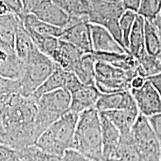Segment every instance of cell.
Listing matches in <instances>:
<instances>
[{
	"instance_id": "f546056e",
	"label": "cell",
	"mask_w": 161,
	"mask_h": 161,
	"mask_svg": "<svg viewBox=\"0 0 161 161\" xmlns=\"http://www.w3.org/2000/svg\"><path fill=\"white\" fill-rule=\"evenodd\" d=\"M19 161H49V154L42 151L36 145L18 150Z\"/></svg>"
},
{
	"instance_id": "d590c367",
	"label": "cell",
	"mask_w": 161,
	"mask_h": 161,
	"mask_svg": "<svg viewBox=\"0 0 161 161\" xmlns=\"http://www.w3.org/2000/svg\"><path fill=\"white\" fill-rule=\"evenodd\" d=\"M122 2L126 10H131L137 13L142 0H123Z\"/></svg>"
},
{
	"instance_id": "5bb4252c",
	"label": "cell",
	"mask_w": 161,
	"mask_h": 161,
	"mask_svg": "<svg viewBox=\"0 0 161 161\" xmlns=\"http://www.w3.org/2000/svg\"><path fill=\"white\" fill-rule=\"evenodd\" d=\"M101 114L103 155L105 161L115 160L116 148L119 142L121 132L102 113Z\"/></svg>"
},
{
	"instance_id": "3957f363",
	"label": "cell",
	"mask_w": 161,
	"mask_h": 161,
	"mask_svg": "<svg viewBox=\"0 0 161 161\" xmlns=\"http://www.w3.org/2000/svg\"><path fill=\"white\" fill-rule=\"evenodd\" d=\"M79 114L69 111L40 134L35 145L49 155L63 157L72 148Z\"/></svg>"
},
{
	"instance_id": "30bf717a",
	"label": "cell",
	"mask_w": 161,
	"mask_h": 161,
	"mask_svg": "<svg viewBox=\"0 0 161 161\" xmlns=\"http://www.w3.org/2000/svg\"><path fill=\"white\" fill-rule=\"evenodd\" d=\"M31 14L46 23L64 29L70 21V17L52 0H40Z\"/></svg>"
},
{
	"instance_id": "9c48e42d",
	"label": "cell",
	"mask_w": 161,
	"mask_h": 161,
	"mask_svg": "<svg viewBox=\"0 0 161 161\" xmlns=\"http://www.w3.org/2000/svg\"><path fill=\"white\" fill-rule=\"evenodd\" d=\"M140 114L146 117L161 114V96L151 80L147 78L141 87L130 89Z\"/></svg>"
},
{
	"instance_id": "60d3db41",
	"label": "cell",
	"mask_w": 161,
	"mask_h": 161,
	"mask_svg": "<svg viewBox=\"0 0 161 161\" xmlns=\"http://www.w3.org/2000/svg\"><path fill=\"white\" fill-rule=\"evenodd\" d=\"M151 23L154 24V26H155L157 29H158L159 31H160L161 30V11H160V15H159V17L157 18L155 20H154L153 22H151Z\"/></svg>"
},
{
	"instance_id": "7c38bea8",
	"label": "cell",
	"mask_w": 161,
	"mask_h": 161,
	"mask_svg": "<svg viewBox=\"0 0 161 161\" xmlns=\"http://www.w3.org/2000/svg\"><path fill=\"white\" fill-rule=\"evenodd\" d=\"M92 52H129L116 40L114 35L103 26L90 23Z\"/></svg>"
},
{
	"instance_id": "f1b7e54d",
	"label": "cell",
	"mask_w": 161,
	"mask_h": 161,
	"mask_svg": "<svg viewBox=\"0 0 161 161\" xmlns=\"http://www.w3.org/2000/svg\"><path fill=\"white\" fill-rule=\"evenodd\" d=\"M161 11V0H142L137 11L145 19L153 22L159 17Z\"/></svg>"
},
{
	"instance_id": "f35d334b",
	"label": "cell",
	"mask_w": 161,
	"mask_h": 161,
	"mask_svg": "<svg viewBox=\"0 0 161 161\" xmlns=\"http://www.w3.org/2000/svg\"><path fill=\"white\" fill-rule=\"evenodd\" d=\"M26 13H31L32 9L39 3L40 0H22Z\"/></svg>"
},
{
	"instance_id": "277c9868",
	"label": "cell",
	"mask_w": 161,
	"mask_h": 161,
	"mask_svg": "<svg viewBox=\"0 0 161 161\" xmlns=\"http://www.w3.org/2000/svg\"><path fill=\"white\" fill-rule=\"evenodd\" d=\"M57 67L55 62L35 45L25 61L21 77L17 79L19 93L27 97L33 95Z\"/></svg>"
},
{
	"instance_id": "8d00e7d4",
	"label": "cell",
	"mask_w": 161,
	"mask_h": 161,
	"mask_svg": "<svg viewBox=\"0 0 161 161\" xmlns=\"http://www.w3.org/2000/svg\"><path fill=\"white\" fill-rule=\"evenodd\" d=\"M147 78L142 77L141 75H136L131 80L130 82V89L134 88V89H137L140 88L145 84Z\"/></svg>"
},
{
	"instance_id": "9a60e30c",
	"label": "cell",
	"mask_w": 161,
	"mask_h": 161,
	"mask_svg": "<svg viewBox=\"0 0 161 161\" xmlns=\"http://www.w3.org/2000/svg\"><path fill=\"white\" fill-rule=\"evenodd\" d=\"M84 54L85 53L75 46L60 39L59 46L52 60L64 69L73 72Z\"/></svg>"
},
{
	"instance_id": "484cf974",
	"label": "cell",
	"mask_w": 161,
	"mask_h": 161,
	"mask_svg": "<svg viewBox=\"0 0 161 161\" xmlns=\"http://www.w3.org/2000/svg\"><path fill=\"white\" fill-rule=\"evenodd\" d=\"M136 58L139 63L138 75L148 78L161 72V63L158 57L149 55L146 50H144Z\"/></svg>"
},
{
	"instance_id": "2e32d148",
	"label": "cell",
	"mask_w": 161,
	"mask_h": 161,
	"mask_svg": "<svg viewBox=\"0 0 161 161\" xmlns=\"http://www.w3.org/2000/svg\"><path fill=\"white\" fill-rule=\"evenodd\" d=\"M0 76L17 80L23 74L25 62L18 57L15 50L0 49Z\"/></svg>"
},
{
	"instance_id": "f6af8a7d",
	"label": "cell",
	"mask_w": 161,
	"mask_h": 161,
	"mask_svg": "<svg viewBox=\"0 0 161 161\" xmlns=\"http://www.w3.org/2000/svg\"><path fill=\"white\" fill-rule=\"evenodd\" d=\"M160 37H161V32H160Z\"/></svg>"
},
{
	"instance_id": "6da1fadb",
	"label": "cell",
	"mask_w": 161,
	"mask_h": 161,
	"mask_svg": "<svg viewBox=\"0 0 161 161\" xmlns=\"http://www.w3.org/2000/svg\"><path fill=\"white\" fill-rule=\"evenodd\" d=\"M0 108V143L16 150L35 145L40 136L36 126L35 98L16 93Z\"/></svg>"
},
{
	"instance_id": "4316f807",
	"label": "cell",
	"mask_w": 161,
	"mask_h": 161,
	"mask_svg": "<svg viewBox=\"0 0 161 161\" xmlns=\"http://www.w3.org/2000/svg\"><path fill=\"white\" fill-rule=\"evenodd\" d=\"M145 48L152 56H158L161 52V37L154 24L145 19Z\"/></svg>"
},
{
	"instance_id": "d4e9b609",
	"label": "cell",
	"mask_w": 161,
	"mask_h": 161,
	"mask_svg": "<svg viewBox=\"0 0 161 161\" xmlns=\"http://www.w3.org/2000/svg\"><path fill=\"white\" fill-rule=\"evenodd\" d=\"M35 43L23 25L22 20L18 25L15 40V51L18 57L25 63L33 49Z\"/></svg>"
},
{
	"instance_id": "44dd1931",
	"label": "cell",
	"mask_w": 161,
	"mask_h": 161,
	"mask_svg": "<svg viewBox=\"0 0 161 161\" xmlns=\"http://www.w3.org/2000/svg\"><path fill=\"white\" fill-rule=\"evenodd\" d=\"M96 61L92 52L85 53L74 69L73 72L84 84L95 85Z\"/></svg>"
},
{
	"instance_id": "b9f144b4",
	"label": "cell",
	"mask_w": 161,
	"mask_h": 161,
	"mask_svg": "<svg viewBox=\"0 0 161 161\" xmlns=\"http://www.w3.org/2000/svg\"><path fill=\"white\" fill-rule=\"evenodd\" d=\"M49 161H64V160H63V157L49 155Z\"/></svg>"
},
{
	"instance_id": "7402d4cb",
	"label": "cell",
	"mask_w": 161,
	"mask_h": 161,
	"mask_svg": "<svg viewBox=\"0 0 161 161\" xmlns=\"http://www.w3.org/2000/svg\"><path fill=\"white\" fill-rule=\"evenodd\" d=\"M69 75V71L64 69L63 68L58 66L55 71L52 72V75L36 90L33 96L35 97H39L46 92L59 89H66Z\"/></svg>"
},
{
	"instance_id": "ffe728a7",
	"label": "cell",
	"mask_w": 161,
	"mask_h": 161,
	"mask_svg": "<svg viewBox=\"0 0 161 161\" xmlns=\"http://www.w3.org/2000/svg\"><path fill=\"white\" fill-rule=\"evenodd\" d=\"M114 160L141 161L140 152L132 131L121 134Z\"/></svg>"
},
{
	"instance_id": "603a6c76",
	"label": "cell",
	"mask_w": 161,
	"mask_h": 161,
	"mask_svg": "<svg viewBox=\"0 0 161 161\" xmlns=\"http://www.w3.org/2000/svg\"><path fill=\"white\" fill-rule=\"evenodd\" d=\"M145 48V19L142 16L137 15L130 35L128 51L132 55L137 58Z\"/></svg>"
},
{
	"instance_id": "1f68e13d",
	"label": "cell",
	"mask_w": 161,
	"mask_h": 161,
	"mask_svg": "<svg viewBox=\"0 0 161 161\" xmlns=\"http://www.w3.org/2000/svg\"><path fill=\"white\" fill-rule=\"evenodd\" d=\"M8 8L11 13L17 16L20 19L24 17L26 14L22 0H0Z\"/></svg>"
},
{
	"instance_id": "d6a6232c",
	"label": "cell",
	"mask_w": 161,
	"mask_h": 161,
	"mask_svg": "<svg viewBox=\"0 0 161 161\" xmlns=\"http://www.w3.org/2000/svg\"><path fill=\"white\" fill-rule=\"evenodd\" d=\"M0 161H19L18 150L1 144L0 146Z\"/></svg>"
},
{
	"instance_id": "cb8c5ba5",
	"label": "cell",
	"mask_w": 161,
	"mask_h": 161,
	"mask_svg": "<svg viewBox=\"0 0 161 161\" xmlns=\"http://www.w3.org/2000/svg\"><path fill=\"white\" fill-rule=\"evenodd\" d=\"M70 17L87 18L91 6L90 0H52Z\"/></svg>"
},
{
	"instance_id": "7bdbcfd3",
	"label": "cell",
	"mask_w": 161,
	"mask_h": 161,
	"mask_svg": "<svg viewBox=\"0 0 161 161\" xmlns=\"http://www.w3.org/2000/svg\"><path fill=\"white\" fill-rule=\"evenodd\" d=\"M110 1H114V2H122L123 0H110ZM123 3V2H122Z\"/></svg>"
},
{
	"instance_id": "ac0fdd59",
	"label": "cell",
	"mask_w": 161,
	"mask_h": 161,
	"mask_svg": "<svg viewBox=\"0 0 161 161\" xmlns=\"http://www.w3.org/2000/svg\"><path fill=\"white\" fill-rule=\"evenodd\" d=\"M104 114L107 117L119 130L121 134H128L132 131L133 127L140 116L139 110H113L100 112Z\"/></svg>"
},
{
	"instance_id": "ab89813d",
	"label": "cell",
	"mask_w": 161,
	"mask_h": 161,
	"mask_svg": "<svg viewBox=\"0 0 161 161\" xmlns=\"http://www.w3.org/2000/svg\"><path fill=\"white\" fill-rule=\"evenodd\" d=\"M11 13L8 8L4 4L3 2H0V15L7 14Z\"/></svg>"
},
{
	"instance_id": "836d02e7",
	"label": "cell",
	"mask_w": 161,
	"mask_h": 161,
	"mask_svg": "<svg viewBox=\"0 0 161 161\" xmlns=\"http://www.w3.org/2000/svg\"><path fill=\"white\" fill-rule=\"evenodd\" d=\"M63 160L64 161H94L74 148L68 149L64 153Z\"/></svg>"
},
{
	"instance_id": "52a82bcc",
	"label": "cell",
	"mask_w": 161,
	"mask_h": 161,
	"mask_svg": "<svg viewBox=\"0 0 161 161\" xmlns=\"http://www.w3.org/2000/svg\"><path fill=\"white\" fill-rule=\"evenodd\" d=\"M141 161H161V148L148 118L140 114L132 129Z\"/></svg>"
},
{
	"instance_id": "ee69618b",
	"label": "cell",
	"mask_w": 161,
	"mask_h": 161,
	"mask_svg": "<svg viewBox=\"0 0 161 161\" xmlns=\"http://www.w3.org/2000/svg\"><path fill=\"white\" fill-rule=\"evenodd\" d=\"M110 161H120V160H110Z\"/></svg>"
},
{
	"instance_id": "5b68a950",
	"label": "cell",
	"mask_w": 161,
	"mask_h": 161,
	"mask_svg": "<svg viewBox=\"0 0 161 161\" xmlns=\"http://www.w3.org/2000/svg\"><path fill=\"white\" fill-rule=\"evenodd\" d=\"M34 97L37 105L36 126L40 134L53 122L69 112L71 105V93L66 89L56 90L39 97Z\"/></svg>"
},
{
	"instance_id": "4fadbf2b",
	"label": "cell",
	"mask_w": 161,
	"mask_h": 161,
	"mask_svg": "<svg viewBox=\"0 0 161 161\" xmlns=\"http://www.w3.org/2000/svg\"><path fill=\"white\" fill-rule=\"evenodd\" d=\"M101 92L96 85L83 84L71 93V105L69 111L80 114L86 110L96 108Z\"/></svg>"
},
{
	"instance_id": "4dcf8cb0",
	"label": "cell",
	"mask_w": 161,
	"mask_h": 161,
	"mask_svg": "<svg viewBox=\"0 0 161 161\" xmlns=\"http://www.w3.org/2000/svg\"><path fill=\"white\" fill-rule=\"evenodd\" d=\"M0 78V104H3L12 96L19 93V86L17 80Z\"/></svg>"
},
{
	"instance_id": "74e56055",
	"label": "cell",
	"mask_w": 161,
	"mask_h": 161,
	"mask_svg": "<svg viewBox=\"0 0 161 161\" xmlns=\"http://www.w3.org/2000/svg\"><path fill=\"white\" fill-rule=\"evenodd\" d=\"M148 79H149L151 80V82L154 84L161 96V72L158 74V75L151 76V77L148 78Z\"/></svg>"
},
{
	"instance_id": "83f0119b",
	"label": "cell",
	"mask_w": 161,
	"mask_h": 161,
	"mask_svg": "<svg viewBox=\"0 0 161 161\" xmlns=\"http://www.w3.org/2000/svg\"><path fill=\"white\" fill-rule=\"evenodd\" d=\"M137 15L138 14L135 11H131V10H125L119 19V25L122 34L123 43L128 51L130 35L131 33L133 26H134Z\"/></svg>"
},
{
	"instance_id": "e575fe53",
	"label": "cell",
	"mask_w": 161,
	"mask_h": 161,
	"mask_svg": "<svg viewBox=\"0 0 161 161\" xmlns=\"http://www.w3.org/2000/svg\"><path fill=\"white\" fill-rule=\"evenodd\" d=\"M149 120L151 125H152L153 130L155 132L157 137H158L159 142L160 144L161 148V114H156V115L148 117Z\"/></svg>"
},
{
	"instance_id": "e0dca14e",
	"label": "cell",
	"mask_w": 161,
	"mask_h": 161,
	"mask_svg": "<svg viewBox=\"0 0 161 161\" xmlns=\"http://www.w3.org/2000/svg\"><path fill=\"white\" fill-rule=\"evenodd\" d=\"M20 21L12 13L0 15V49L15 50L16 35Z\"/></svg>"
},
{
	"instance_id": "d6986e66",
	"label": "cell",
	"mask_w": 161,
	"mask_h": 161,
	"mask_svg": "<svg viewBox=\"0 0 161 161\" xmlns=\"http://www.w3.org/2000/svg\"><path fill=\"white\" fill-rule=\"evenodd\" d=\"M22 22L28 32L43 36H53L60 38L64 29L46 23L31 13L26 14L22 19Z\"/></svg>"
},
{
	"instance_id": "7a4b0ae2",
	"label": "cell",
	"mask_w": 161,
	"mask_h": 161,
	"mask_svg": "<svg viewBox=\"0 0 161 161\" xmlns=\"http://www.w3.org/2000/svg\"><path fill=\"white\" fill-rule=\"evenodd\" d=\"M72 148L94 161H105L102 147L101 114L96 108L79 114Z\"/></svg>"
},
{
	"instance_id": "ba28073f",
	"label": "cell",
	"mask_w": 161,
	"mask_h": 161,
	"mask_svg": "<svg viewBox=\"0 0 161 161\" xmlns=\"http://www.w3.org/2000/svg\"><path fill=\"white\" fill-rule=\"evenodd\" d=\"M60 39L72 43L84 53H92L91 31L87 18L70 17L69 24L63 29Z\"/></svg>"
},
{
	"instance_id": "8992f818",
	"label": "cell",
	"mask_w": 161,
	"mask_h": 161,
	"mask_svg": "<svg viewBox=\"0 0 161 161\" xmlns=\"http://www.w3.org/2000/svg\"><path fill=\"white\" fill-rule=\"evenodd\" d=\"M90 3L91 10L88 15L89 23L103 26L127 49L119 25L120 18L126 10L123 3L110 0H90Z\"/></svg>"
},
{
	"instance_id": "8fae6325",
	"label": "cell",
	"mask_w": 161,
	"mask_h": 161,
	"mask_svg": "<svg viewBox=\"0 0 161 161\" xmlns=\"http://www.w3.org/2000/svg\"><path fill=\"white\" fill-rule=\"evenodd\" d=\"M96 108L99 112L122 109L139 110L130 90L113 93H101Z\"/></svg>"
}]
</instances>
